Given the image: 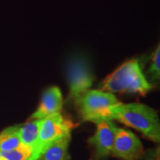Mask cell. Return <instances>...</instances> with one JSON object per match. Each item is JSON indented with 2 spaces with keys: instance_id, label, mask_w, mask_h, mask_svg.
Segmentation results:
<instances>
[{
  "instance_id": "6da1fadb",
  "label": "cell",
  "mask_w": 160,
  "mask_h": 160,
  "mask_svg": "<svg viewBox=\"0 0 160 160\" xmlns=\"http://www.w3.org/2000/svg\"><path fill=\"white\" fill-rule=\"evenodd\" d=\"M112 119L134 128L143 136L160 142V121L157 111L149 106L139 102H120L111 109Z\"/></svg>"
},
{
  "instance_id": "7a4b0ae2",
  "label": "cell",
  "mask_w": 160,
  "mask_h": 160,
  "mask_svg": "<svg viewBox=\"0 0 160 160\" xmlns=\"http://www.w3.org/2000/svg\"><path fill=\"white\" fill-rule=\"evenodd\" d=\"M102 91L145 95L153 89V85L147 79L137 59L123 63L109 75L102 84Z\"/></svg>"
},
{
  "instance_id": "3957f363",
  "label": "cell",
  "mask_w": 160,
  "mask_h": 160,
  "mask_svg": "<svg viewBox=\"0 0 160 160\" xmlns=\"http://www.w3.org/2000/svg\"><path fill=\"white\" fill-rule=\"evenodd\" d=\"M120 102L114 93L102 90H92L84 92L75 104L84 121L97 124L105 120H113L111 109Z\"/></svg>"
},
{
  "instance_id": "277c9868",
  "label": "cell",
  "mask_w": 160,
  "mask_h": 160,
  "mask_svg": "<svg viewBox=\"0 0 160 160\" xmlns=\"http://www.w3.org/2000/svg\"><path fill=\"white\" fill-rule=\"evenodd\" d=\"M66 73L69 85V100L75 103L84 92L91 88L93 76L88 62L81 55H75L69 59Z\"/></svg>"
},
{
  "instance_id": "5b68a950",
  "label": "cell",
  "mask_w": 160,
  "mask_h": 160,
  "mask_svg": "<svg viewBox=\"0 0 160 160\" xmlns=\"http://www.w3.org/2000/svg\"><path fill=\"white\" fill-rule=\"evenodd\" d=\"M73 123L66 118L62 113L52 115L40 119L39 133L37 149L40 152L52 142L71 134Z\"/></svg>"
},
{
  "instance_id": "8992f818",
  "label": "cell",
  "mask_w": 160,
  "mask_h": 160,
  "mask_svg": "<svg viewBox=\"0 0 160 160\" xmlns=\"http://www.w3.org/2000/svg\"><path fill=\"white\" fill-rule=\"evenodd\" d=\"M111 155L122 160H140L143 156V146L132 132L118 127Z\"/></svg>"
},
{
  "instance_id": "52a82bcc",
  "label": "cell",
  "mask_w": 160,
  "mask_h": 160,
  "mask_svg": "<svg viewBox=\"0 0 160 160\" xmlns=\"http://www.w3.org/2000/svg\"><path fill=\"white\" fill-rule=\"evenodd\" d=\"M96 126V131L89 138L88 142L93 147L98 158H102L111 155L118 127L112 120L99 122Z\"/></svg>"
},
{
  "instance_id": "ba28073f",
  "label": "cell",
  "mask_w": 160,
  "mask_h": 160,
  "mask_svg": "<svg viewBox=\"0 0 160 160\" xmlns=\"http://www.w3.org/2000/svg\"><path fill=\"white\" fill-rule=\"evenodd\" d=\"M63 106V97L58 86H51L44 92L38 108L29 119H43L52 115L61 113Z\"/></svg>"
},
{
  "instance_id": "9c48e42d",
  "label": "cell",
  "mask_w": 160,
  "mask_h": 160,
  "mask_svg": "<svg viewBox=\"0 0 160 160\" xmlns=\"http://www.w3.org/2000/svg\"><path fill=\"white\" fill-rule=\"evenodd\" d=\"M70 141L71 134H69L47 144L42 149L38 160H69Z\"/></svg>"
},
{
  "instance_id": "30bf717a",
  "label": "cell",
  "mask_w": 160,
  "mask_h": 160,
  "mask_svg": "<svg viewBox=\"0 0 160 160\" xmlns=\"http://www.w3.org/2000/svg\"><path fill=\"white\" fill-rule=\"evenodd\" d=\"M39 126L40 119H29L25 124L19 126V136L22 145L37 149Z\"/></svg>"
},
{
  "instance_id": "8fae6325",
  "label": "cell",
  "mask_w": 160,
  "mask_h": 160,
  "mask_svg": "<svg viewBox=\"0 0 160 160\" xmlns=\"http://www.w3.org/2000/svg\"><path fill=\"white\" fill-rule=\"evenodd\" d=\"M22 145L19 136V126H9L0 132V152L12 151Z\"/></svg>"
},
{
  "instance_id": "7c38bea8",
  "label": "cell",
  "mask_w": 160,
  "mask_h": 160,
  "mask_svg": "<svg viewBox=\"0 0 160 160\" xmlns=\"http://www.w3.org/2000/svg\"><path fill=\"white\" fill-rule=\"evenodd\" d=\"M40 153L36 148L22 145L12 151L0 152V160H38Z\"/></svg>"
},
{
  "instance_id": "4fadbf2b",
  "label": "cell",
  "mask_w": 160,
  "mask_h": 160,
  "mask_svg": "<svg viewBox=\"0 0 160 160\" xmlns=\"http://www.w3.org/2000/svg\"><path fill=\"white\" fill-rule=\"evenodd\" d=\"M148 75L151 81L157 82L160 78V47L158 46L152 54L151 63L148 69Z\"/></svg>"
},
{
  "instance_id": "5bb4252c",
  "label": "cell",
  "mask_w": 160,
  "mask_h": 160,
  "mask_svg": "<svg viewBox=\"0 0 160 160\" xmlns=\"http://www.w3.org/2000/svg\"><path fill=\"white\" fill-rule=\"evenodd\" d=\"M146 160H158V150L155 151V152H151L149 153V155L147 157Z\"/></svg>"
}]
</instances>
